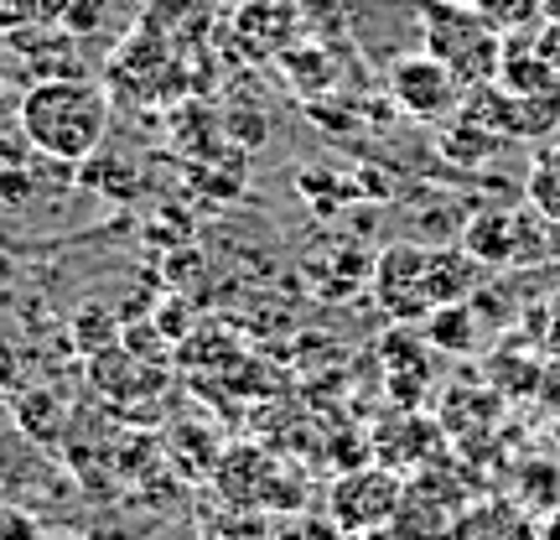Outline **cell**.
<instances>
[{
    "label": "cell",
    "instance_id": "obj_3",
    "mask_svg": "<svg viewBox=\"0 0 560 540\" xmlns=\"http://www.w3.org/2000/svg\"><path fill=\"white\" fill-rule=\"evenodd\" d=\"M420 42L425 53L452 68L462 89L499 79L503 62V32H493L472 5H446V0H420Z\"/></svg>",
    "mask_w": 560,
    "mask_h": 540
},
{
    "label": "cell",
    "instance_id": "obj_12",
    "mask_svg": "<svg viewBox=\"0 0 560 540\" xmlns=\"http://www.w3.org/2000/svg\"><path fill=\"white\" fill-rule=\"evenodd\" d=\"M431 343L467 354V348H472V318H467L462 307H436V312H431Z\"/></svg>",
    "mask_w": 560,
    "mask_h": 540
},
{
    "label": "cell",
    "instance_id": "obj_4",
    "mask_svg": "<svg viewBox=\"0 0 560 540\" xmlns=\"http://www.w3.org/2000/svg\"><path fill=\"white\" fill-rule=\"evenodd\" d=\"M545 219L524 203V208H482L478 219L467 223L462 250L478 265H524L545 255Z\"/></svg>",
    "mask_w": 560,
    "mask_h": 540
},
{
    "label": "cell",
    "instance_id": "obj_16",
    "mask_svg": "<svg viewBox=\"0 0 560 540\" xmlns=\"http://www.w3.org/2000/svg\"><path fill=\"white\" fill-rule=\"evenodd\" d=\"M545 21H556L560 26V0H545Z\"/></svg>",
    "mask_w": 560,
    "mask_h": 540
},
{
    "label": "cell",
    "instance_id": "obj_19",
    "mask_svg": "<svg viewBox=\"0 0 560 540\" xmlns=\"http://www.w3.org/2000/svg\"><path fill=\"white\" fill-rule=\"evenodd\" d=\"M0 401H5V384H0Z\"/></svg>",
    "mask_w": 560,
    "mask_h": 540
},
{
    "label": "cell",
    "instance_id": "obj_10",
    "mask_svg": "<svg viewBox=\"0 0 560 540\" xmlns=\"http://www.w3.org/2000/svg\"><path fill=\"white\" fill-rule=\"evenodd\" d=\"M524 198H529V208H535L545 223H560V140L556 146H545L540 157L529 161Z\"/></svg>",
    "mask_w": 560,
    "mask_h": 540
},
{
    "label": "cell",
    "instance_id": "obj_18",
    "mask_svg": "<svg viewBox=\"0 0 560 540\" xmlns=\"http://www.w3.org/2000/svg\"><path fill=\"white\" fill-rule=\"evenodd\" d=\"M52 540H73V536H52Z\"/></svg>",
    "mask_w": 560,
    "mask_h": 540
},
{
    "label": "cell",
    "instance_id": "obj_13",
    "mask_svg": "<svg viewBox=\"0 0 560 540\" xmlns=\"http://www.w3.org/2000/svg\"><path fill=\"white\" fill-rule=\"evenodd\" d=\"M42 21V0H0V37H16Z\"/></svg>",
    "mask_w": 560,
    "mask_h": 540
},
{
    "label": "cell",
    "instance_id": "obj_5",
    "mask_svg": "<svg viewBox=\"0 0 560 540\" xmlns=\"http://www.w3.org/2000/svg\"><path fill=\"white\" fill-rule=\"evenodd\" d=\"M400 499H405V483L389 468H359V473H342L332 483L327 509H332L338 530H348V536H380V530H389Z\"/></svg>",
    "mask_w": 560,
    "mask_h": 540
},
{
    "label": "cell",
    "instance_id": "obj_1",
    "mask_svg": "<svg viewBox=\"0 0 560 540\" xmlns=\"http://www.w3.org/2000/svg\"><path fill=\"white\" fill-rule=\"evenodd\" d=\"M16 130L37 146V157L79 166V161L94 157L104 146V136H109V100H104L100 83H89L83 73L37 79L21 94Z\"/></svg>",
    "mask_w": 560,
    "mask_h": 540
},
{
    "label": "cell",
    "instance_id": "obj_9",
    "mask_svg": "<svg viewBox=\"0 0 560 540\" xmlns=\"http://www.w3.org/2000/svg\"><path fill=\"white\" fill-rule=\"evenodd\" d=\"M32 157H37V146L21 136V130L0 136V203L5 208H21L42 187V166Z\"/></svg>",
    "mask_w": 560,
    "mask_h": 540
},
{
    "label": "cell",
    "instance_id": "obj_8",
    "mask_svg": "<svg viewBox=\"0 0 560 540\" xmlns=\"http://www.w3.org/2000/svg\"><path fill=\"white\" fill-rule=\"evenodd\" d=\"M457 540H540V525L514 499H478L457 515Z\"/></svg>",
    "mask_w": 560,
    "mask_h": 540
},
{
    "label": "cell",
    "instance_id": "obj_17",
    "mask_svg": "<svg viewBox=\"0 0 560 540\" xmlns=\"http://www.w3.org/2000/svg\"><path fill=\"white\" fill-rule=\"evenodd\" d=\"M446 5H472V0H446Z\"/></svg>",
    "mask_w": 560,
    "mask_h": 540
},
{
    "label": "cell",
    "instance_id": "obj_15",
    "mask_svg": "<svg viewBox=\"0 0 560 540\" xmlns=\"http://www.w3.org/2000/svg\"><path fill=\"white\" fill-rule=\"evenodd\" d=\"M11 73V42H0V79Z\"/></svg>",
    "mask_w": 560,
    "mask_h": 540
},
{
    "label": "cell",
    "instance_id": "obj_11",
    "mask_svg": "<svg viewBox=\"0 0 560 540\" xmlns=\"http://www.w3.org/2000/svg\"><path fill=\"white\" fill-rule=\"evenodd\" d=\"M472 11H478L493 32L514 37V32H535V26H540L545 0H472Z\"/></svg>",
    "mask_w": 560,
    "mask_h": 540
},
{
    "label": "cell",
    "instance_id": "obj_6",
    "mask_svg": "<svg viewBox=\"0 0 560 540\" xmlns=\"http://www.w3.org/2000/svg\"><path fill=\"white\" fill-rule=\"evenodd\" d=\"M389 94H395V104H400L410 120H452L462 110V89L457 79H452V68L441 58H431V53H410V58H400L395 68H389Z\"/></svg>",
    "mask_w": 560,
    "mask_h": 540
},
{
    "label": "cell",
    "instance_id": "obj_14",
    "mask_svg": "<svg viewBox=\"0 0 560 540\" xmlns=\"http://www.w3.org/2000/svg\"><path fill=\"white\" fill-rule=\"evenodd\" d=\"M540 540H560V515H550V520L540 525Z\"/></svg>",
    "mask_w": 560,
    "mask_h": 540
},
{
    "label": "cell",
    "instance_id": "obj_7",
    "mask_svg": "<svg viewBox=\"0 0 560 540\" xmlns=\"http://www.w3.org/2000/svg\"><path fill=\"white\" fill-rule=\"evenodd\" d=\"M467 504L457 499H436L431 483H405V499L395 509V520L384 536L389 540H457V515Z\"/></svg>",
    "mask_w": 560,
    "mask_h": 540
},
{
    "label": "cell",
    "instance_id": "obj_2",
    "mask_svg": "<svg viewBox=\"0 0 560 540\" xmlns=\"http://www.w3.org/2000/svg\"><path fill=\"white\" fill-rule=\"evenodd\" d=\"M478 280V261L467 250H425V244H395L384 250L374 271V291L400 322L431 318L436 307H457Z\"/></svg>",
    "mask_w": 560,
    "mask_h": 540
}]
</instances>
